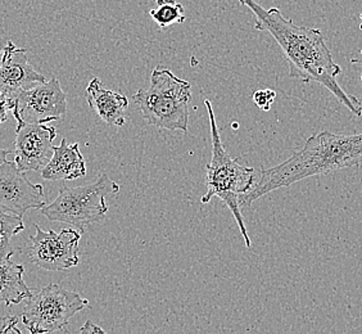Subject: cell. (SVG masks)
<instances>
[{
  "label": "cell",
  "instance_id": "13",
  "mask_svg": "<svg viewBox=\"0 0 362 334\" xmlns=\"http://www.w3.org/2000/svg\"><path fill=\"white\" fill-rule=\"evenodd\" d=\"M86 175L84 157L80 152L78 143L69 144L62 139L59 146H54V152L48 165L42 170L44 180H75Z\"/></svg>",
  "mask_w": 362,
  "mask_h": 334
},
{
  "label": "cell",
  "instance_id": "18",
  "mask_svg": "<svg viewBox=\"0 0 362 334\" xmlns=\"http://www.w3.org/2000/svg\"><path fill=\"white\" fill-rule=\"evenodd\" d=\"M14 105H16V103L13 100H11L9 98L0 93V126L7 121L8 112L13 111Z\"/></svg>",
  "mask_w": 362,
  "mask_h": 334
},
{
  "label": "cell",
  "instance_id": "5",
  "mask_svg": "<svg viewBox=\"0 0 362 334\" xmlns=\"http://www.w3.org/2000/svg\"><path fill=\"white\" fill-rule=\"evenodd\" d=\"M119 192V183L102 174L90 185L63 187L56 200L40 212L49 221L69 224L84 233L89 225L105 219L108 211L105 195H117Z\"/></svg>",
  "mask_w": 362,
  "mask_h": 334
},
{
  "label": "cell",
  "instance_id": "11",
  "mask_svg": "<svg viewBox=\"0 0 362 334\" xmlns=\"http://www.w3.org/2000/svg\"><path fill=\"white\" fill-rule=\"evenodd\" d=\"M45 83L44 75L28 62V49L17 48L9 40L0 58V93L16 103L21 93Z\"/></svg>",
  "mask_w": 362,
  "mask_h": 334
},
{
  "label": "cell",
  "instance_id": "15",
  "mask_svg": "<svg viewBox=\"0 0 362 334\" xmlns=\"http://www.w3.org/2000/svg\"><path fill=\"white\" fill-rule=\"evenodd\" d=\"M25 229V224L20 216L0 211V258L13 256V247L11 239Z\"/></svg>",
  "mask_w": 362,
  "mask_h": 334
},
{
  "label": "cell",
  "instance_id": "23",
  "mask_svg": "<svg viewBox=\"0 0 362 334\" xmlns=\"http://www.w3.org/2000/svg\"><path fill=\"white\" fill-rule=\"evenodd\" d=\"M7 334H23L21 330L17 328V326H14V327L11 328L9 330H8Z\"/></svg>",
  "mask_w": 362,
  "mask_h": 334
},
{
  "label": "cell",
  "instance_id": "22",
  "mask_svg": "<svg viewBox=\"0 0 362 334\" xmlns=\"http://www.w3.org/2000/svg\"><path fill=\"white\" fill-rule=\"evenodd\" d=\"M8 42L9 40H8L7 38L0 33V58H1L4 49L7 48Z\"/></svg>",
  "mask_w": 362,
  "mask_h": 334
},
{
  "label": "cell",
  "instance_id": "21",
  "mask_svg": "<svg viewBox=\"0 0 362 334\" xmlns=\"http://www.w3.org/2000/svg\"><path fill=\"white\" fill-rule=\"evenodd\" d=\"M13 154V151H9V149H1L0 148V166L4 165L7 162V157L9 154Z\"/></svg>",
  "mask_w": 362,
  "mask_h": 334
},
{
  "label": "cell",
  "instance_id": "3",
  "mask_svg": "<svg viewBox=\"0 0 362 334\" xmlns=\"http://www.w3.org/2000/svg\"><path fill=\"white\" fill-rule=\"evenodd\" d=\"M209 112L211 138H212V159L206 166V184L207 193L201 198V202L209 203L214 197H218L229 207L235 217L238 226L244 238V243L250 248L251 238L244 225L240 209V198L253 190L257 184V173L253 167L244 166L239 160L230 156L221 140L217 127L215 112L209 99L204 100Z\"/></svg>",
  "mask_w": 362,
  "mask_h": 334
},
{
  "label": "cell",
  "instance_id": "14",
  "mask_svg": "<svg viewBox=\"0 0 362 334\" xmlns=\"http://www.w3.org/2000/svg\"><path fill=\"white\" fill-rule=\"evenodd\" d=\"M25 267L11 258H0V305H18L31 297L33 291L23 280Z\"/></svg>",
  "mask_w": 362,
  "mask_h": 334
},
{
  "label": "cell",
  "instance_id": "2",
  "mask_svg": "<svg viewBox=\"0 0 362 334\" xmlns=\"http://www.w3.org/2000/svg\"><path fill=\"white\" fill-rule=\"evenodd\" d=\"M362 165V134L341 135L330 132L314 134L300 151L278 166L261 170L257 184L240 198V206L252 203L279 188L291 187L311 176H321Z\"/></svg>",
  "mask_w": 362,
  "mask_h": 334
},
{
  "label": "cell",
  "instance_id": "8",
  "mask_svg": "<svg viewBox=\"0 0 362 334\" xmlns=\"http://www.w3.org/2000/svg\"><path fill=\"white\" fill-rule=\"evenodd\" d=\"M66 112L67 96L58 79L53 77L45 84L21 93L12 113L17 127H20L23 124H47L62 119Z\"/></svg>",
  "mask_w": 362,
  "mask_h": 334
},
{
  "label": "cell",
  "instance_id": "4",
  "mask_svg": "<svg viewBox=\"0 0 362 334\" xmlns=\"http://www.w3.org/2000/svg\"><path fill=\"white\" fill-rule=\"evenodd\" d=\"M190 100V83L160 66L152 72L149 88L139 89L133 97L149 125L181 132H188Z\"/></svg>",
  "mask_w": 362,
  "mask_h": 334
},
{
  "label": "cell",
  "instance_id": "20",
  "mask_svg": "<svg viewBox=\"0 0 362 334\" xmlns=\"http://www.w3.org/2000/svg\"><path fill=\"white\" fill-rule=\"evenodd\" d=\"M18 318L17 316H1L0 315V334H7L11 328L17 326Z\"/></svg>",
  "mask_w": 362,
  "mask_h": 334
},
{
  "label": "cell",
  "instance_id": "16",
  "mask_svg": "<svg viewBox=\"0 0 362 334\" xmlns=\"http://www.w3.org/2000/svg\"><path fill=\"white\" fill-rule=\"evenodd\" d=\"M157 9H151L149 16L157 22L160 28H166L175 23H184L185 11L176 0H156Z\"/></svg>",
  "mask_w": 362,
  "mask_h": 334
},
{
  "label": "cell",
  "instance_id": "24",
  "mask_svg": "<svg viewBox=\"0 0 362 334\" xmlns=\"http://www.w3.org/2000/svg\"><path fill=\"white\" fill-rule=\"evenodd\" d=\"M360 17H361V20H362V14H360ZM360 28H361V30H362V23H361V25H360Z\"/></svg>",
  "mask_w": 362,
  "mask_h": 334
},
{
  "label": "cell",
  "instance_id": "9",
  "mask_svg": "<svg viewBox=\"0 0 362 334\" xmlns=\"http://www.w3.org/2000/svg\"><path fill=\"white\" fill-rule=\"evenodd\" d=\"M47 206L42 184H33L12 161L0 166V211L20 216Z\"/></svg>",
  "mask_w": 362,
  "mask_h": 334
},
{
  "label": "cell",
  "instance_id": "1",
  "mask_svg": "<svg viewBox=\"0 0 362 334\" xmlns=\"http://www.w3.org/2000/svg\"><path fill=\"white\" fill-rule=\"evenodd\" d=\"M239 3L251 9L256 18L255 28L269 33L276 40L289 66V77L320 84L355 116L361 117L360 99L346 93L338 84L341 66L334 62L320 30L298 26L278 8L265 9L256 0H239Z\"/></svg>",
  "mask_w": 362,
  "mask_h": 334
},
{
  "label": "cell",
  "instance_id": "6",
  "mask_svg": "<svg viewBox=\"0 0 362 334\" xmlns=\"http://www.w3.org/2000/svg\"><path fill=\"white\" fill-rule=\"evenodd\" d=\"M85 307H90L88 299L52 283L26 299L22 321L31 334L53 333L66 327Z\"/></svg>",
  "mask_w": 362,
  "mask_h": 334
},
{
  "label": "cell",
  "instance_id": "7",
  "mask_svg": "<svg viewBox=\"0 0 362 334\" xmlns=\"http://www.w3.org/2000/svg\"><path fill=\"white\" fill-rule=\"evenodd\" d=\"M35 234L30 237L31 247L28 258L33 264L47 272H62L80 264L78 242L81 234L78 230H42L34 225Z\"/></svg>",
  "mask_w": 362,
  "mask_h": 334
},
{
  "label": "cell",
  "instance_id": "12",
  "mask_svg": "<svg viewBox=\"0 0 362 334\" xmlns=\"http://www.w3.org/2000/svg\"><path fill=\"white\" fill-rule=\"evenodd\" d=\"M86 100L98 117L107 125L116 127L125 125L129 99L121 93L105 88L98 77H94L86 88Z\"/></svg>",
  "mask_w": 362,
  "mask_h": 334
},
{
  "label": "cell",
  "instance_id": "17",
  "mask_svg": "<svg viewBox=\"0 0 362 334\" xmlns=\"http://www.w3.org/2000/svg\"><path fill=\"white\" fill-rule=\"evenodd\" d=\"M275 96H276L275 91L272 89H262V91H257L253 94V100L261 110L269 111L274 99H275Z\"/></svg>",
  "mask_w": 362,
  "mask_h": 334
},
{
  "label": "cell",
  "instance_id": "19",
  "mask_svg": "<svg viewBox=\"0 0 362 334\" xmlns=\"http://www.w3.org/2000/svg\"><path fill=\"white\" fill-rule=\"evenodd\" d=\"M69 334H108L107 332H105L103 329L100 327H98L97 324H94L93 321H88L85 323L83 327L80 328L78 330H77L76 333H70Z\"/></svg>",
  "mask_w": 362,
  "mask_h": 334
},
{
  "label": "cell",
  "instance_id": "25",
  "mask_svg": "<svg viewBox=\"0 0 362 334\" xmlns=\"http://www.w3.org/2000/svg\"><path fill=\"white\" fill-rule=\"evenodd\" d=\"M361 56H362V50H361ZM361 64H362V61H361ZM361 83H362V74H361Z\"/></svg>",
  "mask_w": 362,
  "mask_h": 334
},
{
  "label": "cell",
  "instance_id": "10",
  "mask_svg": "<svg viewBox=\"0 0 362 334\" xmlns=\"http://www.w3.org/2000/svg\"><path fill=\"white\" fill-rule=\"evenodd\" d=\"M56 127L45 124H23L16 129L14 163L26 171H40L53 157Z\"/></svg>",
  "mask_w": 362,
  "mask_h": 334
}]
</instances>
